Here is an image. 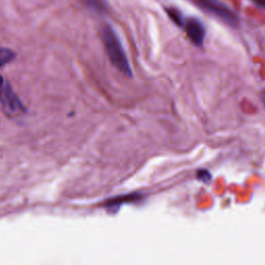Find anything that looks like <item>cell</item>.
Instances as JSON below:
<instances>
[{"label": "cell", "mask_w": 265, "mask_h": 265, "mask_svg": "<svg viewBox=\"0 0 265 265\" xmlns=\"http://www.w3.org/2000/svg\"><path fill=\"white\" fill-rule=\"evenodd\" d=\"M102 38L107 54L113 65L126 76L132 77V68L130 66L125 49L115 30L110 25H105L102 28Z\"/></svg>", "instance_id": "cell-1"}, {"label": "cell", "mask_w": 265, "mask_h": 265, "mask_svg": "<svg viewBox=\"0 0 265 265\" xmlns=\"http://www.w3.org/2000/svg\"><path fill=\"white\" fill-rule=\"evenodd\" d=\"M0 104L10 116H17L25 112V108L9 83H4L0 88Z\"/></svg>", "instance_id": "cell-2"}, {"label": "cell", "mask_w": 265, "mask_h": 265, "mask_svg": "<svg viewBox=\"0 0 265 265\" xmlns=\"http://www.w3.org/2000/svg\"><path fill=\"white\" fill-rule=\"evenodd\" d=\"M197 3L209 13L219 17L222 21L230 26H237L236 16L226 6L219 3L218 0H197Z\"/></svg>", "instance_id": "cell-3"}, {"label": "cell", "mask_w": 265, "mask_h": 265, "mask_svg": "<svg viewBox=\"0 0 265 265\" xmlns=\"http://www.w3.org/2000/svg\"><path fill=\"white\" fill-rule=\"evenodd\" d=\"M185 27L191 42L196 46H202L205 38V29L203 24L198 19L191 18L187 20Z\"/></svg>", "instance_id": "cell-4"}, {"label": "cell", "mask_w": 265, "mask_h": 265, "mask_svg": "<svg viewBox=\"0 0 265 265\" xmlns=\"http://www.w3.org/2000/svg\"><path fill=\"white\" fill-rule=\"evenodd\" d=\"M16 54L9 48L0 47V68L14 60Z\"/></svg>", "instance_id": "cell-5"}, {"label": "cell", "mask_w": 265, "mask_h": 265, "mask_svg": "<svg viewBox=\"0 0 265 265\" xmlns=\"http://www.w3.org/2000/svg\"><path fill=\"white\" fill-rule=\"evenodd\" d=\"M86 3L93 10H96L97 12L103 13L107 10V5L104 0H86Z\"/></svg>", "instance_id": "cell-6"}, {"label": "cell", "mask_w": 265, "mask_h": 265, "mask_svg": "<svg viewBox=\"0 0 265 265\" xmlns=\"http://www.w3.org/2000/svg\"><path fill=\"white\" fill-rule=\"evenodd\" d=\"M168 14H169V16H170V18L178 24V25H180V26H183V24H184V21H183V16L180 14V12H178V11H175V10H168Z\"/></svg>", "instance_id": "cell-7"}, {"label": "cell", "mask_w": 265, "mask_h": 265, "mask_svg": "<svg viewBox=\"0 0 265 265\" xmlns=\"http://www.w3.org/2000/svg\"><path fill=\"white\" fill-rule=\"evenodd\" d=\"M254 2L261 8L265 9V0H254Z\"/></svg>", "instance_id": "cell-8"}, {"label": "cell", "mask_w": 265, "mask_h": 265, "mask_svg": "<svg viewBox=\"0 0 265 265\" xmlns=\"http://www.w3.org/2000/svg\"><path fill=\"white\" fill-rule=\"evenodd\" d=\"M4 83H5V81H4V78L0 76V88H2V86L4 85Z\"/></svg>", "instance_id": "cell-9"}, {"label": "cell", "mask_w": 265, "mask_h": 265, "mask_svg": "<svg viewBox=\"0 0 265 265\" xmlns=\"http://www.w3.org/2000/svg\"><path fill=\"white\" fill-rule=\"evenodd\" d=\"M262 100H263V104H264V106H265V93H264V95H263V97H262Z\"/></svg>", "instance_id": "cell-10"}]
</instances>
